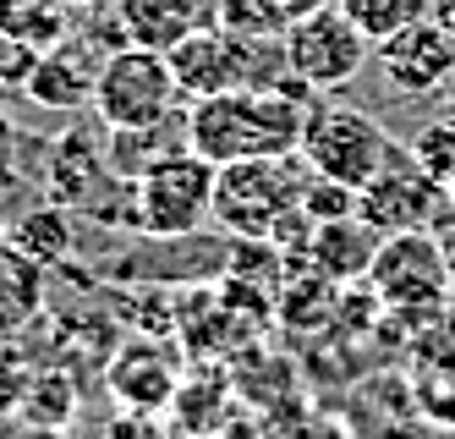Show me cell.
Returning <instances> with one entry per match:
<instances>
[{"mask_svg":"<svg viewBox=\"0 0 455 439\" xmlns=\"http://www.w3.org/2000/svg\"><path fill=\"white\" fill-rule=\"evenodd\" d=\"M379 242H384V236H379L363 215H346V220H323V225H313L307 258H313L318 275H330L335 286H340V280H368Z\"/></svg>","mask_w":455,"mask_h":439,"instance_id":"cell-13","label":"cell"},{"mask_svg":"<svg viewBox=\"0 0 455 439\" xmlns=\"http://www.w3.org/2000/svg\"><path fill=\"white\" fill-rule=\"evenodd\" d=\"M297 154H264V159H231L214 176V225L252 242H275V231L302 209Z\"/></svg>","mask_w":455,"mask_h":439,"instance_id":"cell-2","label":"cell"},{"mask_svg":"<svg viewBox=\"0 0 455 439\" xmlns=\"http://www.w3.org/2000/svg\"><path fill=\"white\" fill-rule=\"evenodd\" d=\"M318 6H330V0H280L285 22H297V17H307V12H318Z\"/></svg>","mask_w":455,"mask_h":439,"instance_id":"cell-29","label":"cell"},{"mask_svg":"<svg viewBox=\"0 0 455 439\" xmlns=\"http://www.w3.org/2000/svg\"><path fill=\"white\" fill-rule=\"evenodd\" d=\"M0 439H22V423L17 418H0Z\"/></svg>","mask_w":455,"mask_h":439,"instance_id":"cell-34","label":"cell"},{"mask_svg":"<svg viewBox=\"0 0 455 439\" xmlns=\"http://www.w3.org/2000/svg\"><path fill=\"white\" fill-rule=\"evenodd\" d=\"M444 198H450V209H455V171L444 176Z\"/></svg>","mask_w":455,"mask_h":439,"instance_id":"cell-35","label":"cell"},{"mask_svg":"<svg viewBox=\"0 0 455 439\" xmlns=\"http://www.w3.org/2000/svg\"><path fill=\"white\" fill-rule=\"evenodd\" d=\"M0 33L34 50H55L60 39L77 33V17L67 6H55V0H0Z\"/></svg>","mask_w":455,"mask_h":439,"instance_id":"cell-17","label":"cell"},{"mask_svg":"<svg viewBox=\"0 0 455 439\" xmlns=\"http://www.w3.org/2000/svg\"><path fill=\"white\" fill-rule=\"evenodd\" d=\"M450 204L444 182H434L411 154L395 149V159L356 192V215H363L379 236H395V231H434V215Z\"/></svg>","mask_w":455,"mask_h":439,"instance_id":"cell-8","label":"cell"},{"mask_svg":"<svg viewBox=\"0 0 455 439\" xmlns=\"http://www.w3.org/2000/svg\"><path fill=\"white\" fill-rule=\"evenodd\" d=\"M187 143V138H181ZM171 138V121H159V126H126V132H110V149H105V165H110V176L132 187L154 159H165L171 149H181Z\"/></svg>","mask_w":455,"mask_h":439,"instance_id":"cell-19","label":"cell"},{"mask_svg":"<svg viewBox=\"0 0 455 439\" xmlns=\"http://www.w3.org/2000/svg\"><path fill=\"white\" fill-rule=\"evenodd\" d=\"M154 434H159L154 412H126V418L110 423V439H154Z\"/></svg>","mask_w":455,"mask_h":439,"instance_id":"cell-28","label":"cell"},{"mask_svg":"<svg viewBox=\"0 0 455 439\" xmlns=\"http://www.w3.org/2000/svg\"><path fill=\"white\" fill-rule=\"evenodd\" d=\"M434 17H439L450 33H455V0H439V6H434Z\"/></svg>","mask_w":455,"mask_h":439,"instance_id":"cell-31","label":"cell"},{"mask_svg":"<svg viewBox=\"0 0 455 439\" xmlns=\"http://www.w3.org/2000/svg\"><path fill=\"white\" fill-rule=\"evenodd\" d=\"M44 176H50V198H55V204H67V209H100V182L110 176V165H105L100 143H88L83 132H67V138L50 143Z\"/></svg>","mask_w":455,"mask_h":439,"instance_id":"cell-14","label":"cell"},{"mask_svg":"<svg viewBox=\"0 0 455 439\" xmlns=\"http://www.w3.org/2000/svg\"><path fill=\"white\" fill-rule=\"evenodd\" d=\"M379 55V72L384 83L417 99V93H444L455 83V33L439 22V17H422L411 28H401L395 39H384L373 45Z\"/></svg>","mask_w":455,"mask_h":439,"instance_id":"cell-9","label":"cell"},{"mask_svg":"<svg viewBox=\"0 0 455 439\" xmlns=\"http://www.w3.org/2000/svg\"><path fill=\"white\" fill-rule=\"evenodd\" d=\"M411 412L428 418L434 428L455 423V368H417V379H411Z\"/></svg>","mask_w":455,"mask_h":439,"instance_id":"cell-22","label":"cell"},{"mask_svg":"<svg viewBox=\"0 0 455 439\" xmlns=\"http://www.w3.org/2000/svg\"><path fill=\"white\" fill-rule=\"evenodd\" d=\"M302 215H307L313 225H323V220H346V215H356V192L340 187V182L307 176V187H302Z\"/></svg>","mask_w":455,"mask_h":439,"instance_id":"cell-24","label":"cell"},{"mask_svg":"<svg viewBox=\"0 0 455 439\" xmlns=\"http://www.w3.org/2000/svg\"><path fill=\"white\" fill-rule=\"evenodd\" d=\"M17 159H22V132H17L12 110H0V182H12Z\"/></svg>","mask_w":455,"mask_h":439,"instance_id":"cell-27","label":"cell"},{"mask_svg":"<svg viewBox=\"0 0 455 439\" xmlns=\"http://www.w3.org/2000/svg\"><path fill=\"white\" fill-rule=\"evenodd\" d=\"M444 269H450V297H455V231H444Z\"/></svg>","mask_w":455,"mask_h":439,"instance_id":"cell-30","label":"cell"},{"mask_svg":"<svg viewBox=\"0 0 455 439\" xmlns=\"http://www.w3.org/2000/svg\"><path fill=\"white\" fill-rule=\"evenodd\" d=\"M44 297H50V269L0 236V335H22L28 324H39Z\"/></svg>","mask_w":455,"mask_h":439,"instance_id":"cell-15","label":"cell"},{"mask_svg":"<svg viewBox=\"0 0 455 439\" xmlns=\"http://www.w3.org/2000/svg\"><path fill=\"white\" fill-rule=\"evenodd\" d=\"M55 6H67V12L77 17V12H93V6H100V0H55Z\"/></svg>","mask_w":455,"mask_h":439,"instance_id":"cell-33","label":"cell"},{"mask_svg":"<svg viewBox=\"0 0 455 439\" xmlns=\"http://www.w3.org/2000/svg\"><path fill=\"white\" fill-rule=\"evenodd\" d=\"M28 385H34V368L22 362V352L0 346V418H17V412H22Z\"/></svg>","mask_w":455,"mask_h":439,"instance_id":"cell-25","label":"cell"},{"mask_svg":"<svg viewBox=\"0 0 455 439\" xmlns=\"http://www.w3.org/2000/svg\"><path fill=\"white\" fill-rule=\"evenodd\" d=\"M302 165L323 182H340L351 192H363L389 159H395V138L384 132L379 116L356 110V105H313L307 110V126H302Z\"/></svg>","mask_w":455,"mask_h":439,"instance_id":"cell-4","label":"cell"},{"mask_svg":"<svg viewBox=\"0 0 455 439\" xmlns=\"http://www.w3.org/2000/svg\"><path fill=\"white\" fill-rule=\"evenodd\" d=\"M12 93H17V88H6V83H0V110H6V105H12Z\"/></svg>","mask_w":455,"mask_h":439,"instance_id":"cell-36","label":"cell"},{"mask_svg":"<svg viewBox=\"0 0 455 439\" xmlns=\"http://www.w3.org/2000/svg\"><path fill=\"white\" fill-rule=\"evenodd\" d=\"M39 55H44V50H34V45L6 39V33H0V83L22 93V88H28V77H34V66H39Z\"/></svg>","mask_w":455,"mask_h":439,"instance_id":"cell-26","label":"cell"},{"mask_svg":"<svg viewBox=\"0 0 455 439\" xmlns=\"http://www.w3.org/2000/svg\"><path fill=\"white\" fill-rule=\"evenodd\" d=\"M434 439H455V423H444V428H434Z\"/></svg>","mask_w":455,"mask_h":439,"instance_id":"cell-37","label":"cell"},{"mask_svg":"<svg viewBox=\"0 0 455 439\" xmlns=\"http://www.w3.org/2000/svg\"><path fill=\"white\" fill-rule=\"evenodd\" d=\"M0 346H6V335H0Z\"/></svg>","mask_w":455,"mask_h":439,"instance_id":"cell-38","label":"cell"},{"mask_svg":"<svg viewBox=\"0 0 455 439\" xmlns=\"http://www.w3.org/2000/svg\"><path fill=\"white\" fill-rule=\"evenodd\" d=\"M280 50H285L291 77L307 83L313 93H335V88H346V83L368 66V55H373V45L346 22V12L335 6V0L291 22V28L280 33Z\"/></svg>","mask_w":455,"mask_h":439,"instance_id":"cell-7","label":"cell"},{"mask_svg":"<svg viewBox=\"0 0 455 439\" xmlns=\"http://www.w3.org/2000/svg\"><path fill=\"white\" fill-rule=\"evenodd\" d=\"M77 379L67 374V368H34V385H28V401L17 423L22 428H72L77 418Z\"/></svg>","mask_w":455,"mask_h":439,"instance_id":"cell-18","label":"cell"},{"mask_svg":"<svg viewBox=\"0 0 455 439\" xmlns=\"http://www.w3.org/2000/svg\"><path fill=\"white\" fill-rule=\"evenodd\" d=\"M214 22L204 0H116V33L121 45H148V50H171L187 39L192 28Z\"/></svg>","mask_w":455,"mask_h":439,"instance_id":"cell-12","label":"cell"},{"mask_svg":"<svg viewBox=\"0 0 455 439\" xmlns=\"http://www.w3.org/2000/svg\"><path fill=\"white\" fill-rule=\"evenodd\" d=\"M214 176H220V165L204 159L198 149H187V143L171 149L132 182V225L143 236H159V242L204 231L214 220Z\"/></svg>","mask_w":455,"mask_h":439,"instance_id":"cell-3","label":"cell"},{"mask_svg":"<svg viewBox=\"0 0 455 439\" xmlns=\"http://www.w3.org/2000/svg\"><path fill=\"white\" fill-rule=\"evenodd\" d=\"M105 55L93 50V39L72 33V39H60L55 50L39 55V66H34V77H28L22 99H34L39 110H83V105H93V83H100Z\"/></svg>","mask_w":455,"mask_h":439,"instance_id":"cell-10","label":"cell"},{"mask_svg":"<svg viewBox=\"0 0 455 439\" xmlns=\"http://www.w3.org/2000/svg\"><path fill=\"white\" fill-rule=\"evenodd\" d=\"M335 6L346 12V22L363 33L368 45H384V39H395L401 28L434 17L439 0H335Z\"/></svg>","mask_w":455,"mask_h":439,"instance_id":"cell-20","label":"cell"},{"mask_svg":"<svg viewBox=\"0 0 455 439\" xmlns=\"http://www.w3.org/2000/svg\"><path fill=\"white\" fill-rule=\"evenodd\" d=\"M214 22L242 33V39H280L291 28L280 0H214Z\"/></svg>","mask_w":455,"mask_h":439,"instance_id":"cell-21","label":"cell"},{"mask_svg":"<svg viewBox=\"0 0 455 439\" xmlns=\"http://www.w3.org/2000/svg\"><path fill=\"white\" fill-rule=\"evenodd\" d=\"M22 439H67V428H22Z\"/></svg>","mask_w":455,"mask_h":439,"instance_id":"cell-32","label":"cell"},{"mask_svg":"<svg viewBox=\"0 0 455 439\" xmlns=\"http://www.w3.org/2000/svg\"><path fill=\"white\" fill-rule=\"evenodd\" d=\"M422 171H428L434 182H444L450 171H455V116H444V121H428L411 138V149H406Z\"/></svg>","mask_w":455,"mask_h":439,"instance_id":"cell-23","label":"cell"},{"mask_svg":"<svg viewBox=\"0 0 455 439\" xmlns=\"http://www.w3.org/2000/svg\"><path fill=\"white\" fill-rule=\"evenodd\" d=\"M313 110V88L285 77L269 88H231L187 105V149H198L214 165L231 159H264V154H297L302 126Z\"/></svg>","mask_w":455,"mask_h":439,"instance_id":"cell-1","label":"cell"},{"mask_svg":"<svg viewBox=\"0 0 455 439\" xmlns=\"http://www.w3.org/2000/svg\"><path fill=\"white\" fill-rule=\"evenodd\" d=\"M187 105V93L171 72V55L165 50H148V45H116L100 66V83H93V116H100L110 132L126 126H159V121H176V110Z\"/></svg>","mask_w":455,"mask_h":439,"instance_id":"cell-5","label":"cell"},{"mask_svg":"<svg viewBox=\"0 0 455 439\" xmlns=\"http://www.w3.org/2000/svg\"><path fill=\"white\" fill-rule=\"evenodd\" d=\"M12 248H22L28 258H39L44 269H55V264H67L72 253H77V225H72V209L67 204H39V209H28V215H17L6 231Z\"/></svg>","mask_w":455,"mask_h":439,"instance_id":"cell-16","label":"cell"},{"mask_svg":"<svg viewBox=\"0 0 455 439\" xmlns=\"http://www.w3.org/2000/svg\"><path fill=\"white\" fill-rule=\"evenodd\" d=\"M110 395L121 412H159L176 401V357L154 341H138L132 352H116L110 362Z\"/></svg>","mask_w":455,"mask_h":439,"instance_id":"cell-11","label":"cell"},{"mask_svg":"<svg viewBox=\"0 0 455 439\" xmlns=\"http://www.w3.org/2000/svg\"><path fill=\"white\" fill-rule=\"evenodd\" d=\"M368 291L401 319H422L439 302H450V269H444V236L434 231H395L384 236L373 269H368Z\"/></svg>","mask_w":455,"mask_h":439,"instance_id":"cell-6","label":"cell"}]
</instances>
